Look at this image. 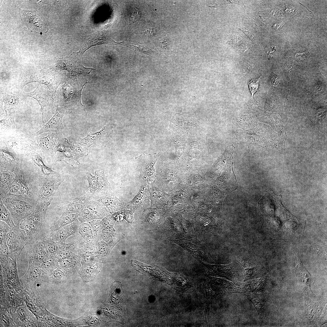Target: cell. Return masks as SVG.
<instances>
[{
	"label": "cell",
	"instance_id": "1",
	"mask_svg": "<svg viewBox=\"0 0 327 327\" xmlns=\"http://www.w3.org/2000/svg\"><path fill=\"white\" fill-rule=\"evenodd\" d=\"M0 199L10 212L15 225L35 210L38 202L26 195L9 193L0 194Z\"/></svg>",
	"mask_w": 327,
	"mask_h": 327
},
{
	"label": "cell",
	"instance_id": "2",
	"mask_svg": "<svg viewBox=\"0 0 327 327\" xmlns=\"http://www.w3.org/2000/svg\"><path fill=\"white\" fill-rule=\"evenodd\" d=\"M52 197L38 202L33 212L19 223L21 229L25 232L28 243L38 233L45 220L47 209Z\"/></svg>",
	"mask_w": 327,
	"mask_h": 327
},
{
	"label": "cell",
	"instance_id": "3",
	"mask_svg": "<svg viewBox=\"0 0 327 327\" xmlns=\"http://www.w3.org/2000/svg\"><path fill=\"white\" fill-rule=\"evenodd\" d=\"M53 90L45 89L42 84H39L33 91L24 93L25 96L36 100L41 107L42 114V122L45 124L55 112V104L53 98Z\"/></svg>",
	"mask_w": 327,
	"mask_h": 327
},
{
	"label": "cell",
	"instance_id": "4",
	"mask_svg": "<svg viewBox=\"0 0 327 327\" xmlns=\"http://www.w3.org/2000/svg\"><path fill=\"white\" fill-rule=\"evenodd\" d=\"M3 282L4 286L0 287V309L12 314L25 302L24 291L17 292L11 286Z\"/></svg>",
	"mask_w": 327,
	"mask_h": 327
},
{
	"label": "cell",
	"instance_id": "5",
	"mask_svg": "<svg viewBox=\"0 0 327 327\" xmlns=\"http://www.w3.org/2000/svg\"><path fill=\"white\" fill-rule=\"evenodd\" d=\"M10 259L17 260L24 246L28 243L25 231L19 224L11 228L6 238Z\"/></svg>",
	"mask_w": 327,
	"mask_h": 327
},
{
	"label": "cell",
	"instance_id": "6",
	"mask_svg": "<svg viewBox=\"0 0 327 327\" xmlns=\"http://www.w3.org/2000/svg\"><path fill=\"white\" fill-rule=\"evenodd\" d=\"M23 291L24 301L28 309L37 319L44 315L48 310L36 286L24 287Z\"/></svg>",
	"mask_w": 327,
	"mask_h": 327
},
{
	"label": "cell",
	"instance_id": "7",
	"mask_svg": "<svg viewBox=\"0 0 327 327\" xmlns=\"http://www.w3.org/2000/svg\"><path fill=\"white\" fill-rule=\"evenodd\" d=\"M201 262L208 269L206 276H218L234 282H241L243 279V276L235 263H232L227 265H217Z\"/></svg>",
	"mask_w": 327,
	"mask_h": 327
},
{
	"label": "cell",
	"instance_id": "8",
	"mask_svg": "<svg viewBox=\"0 0 327 327\" xmlns=\"http://www.w3.org/2000/svg\"><path fill=\"white\" fill-rule=\"evenodd\" d=\"M59 80L54 71L51 69H45L26 77L21 80V88L33 82H38L47 86L50 90L53 91L56 88Z\"/></svg>",
	"mask_w": 327,
	"mask_h": 327
},
{
	"label": "cell",
	"instance_id": "9",
	"mask_svg": "<svg viewBox=\"0 0 327 327\" xmlns=\"http://www.w3.org/2000/svg\"><path fill=\"white\" fill-rule=\"evenodd\" d=\"M173 241L174 243L188 252L199 261L213 263L214 262L207 255L203 245L197 239L183 238Z\"/></svg>",
	"mask_w": 327,
	"mask_h": 327
},
{
	"label": "cell",
	"instance_id": "10",
	"mask_svg": "<svg viewBox=\"0 0 327 327\" xmlns=\"http://www.w3.org/2000/svg\"><path fill=\"white\" fill-rule=\"evenodd\" d=\"M159 156V153H157L148 155L143 154L135 158L138 163L137 168L147 183L152 181L154 178L155 165Z\"/></svg>",
	"mask_w": 327,
	"mask_h": 327
},
{
	"label": "cell",
	"instance_id": "11",
	"mask_svg": "<svg viewBox=\"0 0 327 327\" xmlns=\"http://www.w3.org/2000/svg\"><path fill=\"white\" fill-rule=\"evenodd\" d=\"M24 94H15L10 91L5 84L0 85V107L10 111H15L25 101Z\"/></svg>",
	"mask_w": 327,
	"mask_h": 327
},
{
	"label": "cell",
	"instance_id": "12",
	"mask_svg": "<svg viewBox=\"0 0 327 327\" xmlns=\"http://www.w3.org/2000/svg\"><path fill=\"white\" fill-rule=\"evenodd\" d=\"M207 276L210 286L221 294L227 293H240L243 282L232 281L211 276Z\"/></svg>",
	"mask_w": 327,
	"mask_h": 327
},
{
	"label": "cell",
	"instance_id": "13",
	"mask_svg": "<svg viewBox=\"0 0 327 327\" xmlns=\"http://www.w3.org/2000/svg\"><path fill=\"white\" fill-rule=\"evenodd\" d=\"M16 260L9 258L6 268H2L0 266L4 282L11 286L15 291L19 293L23 290V287L19 279Z\"/></svg>",
	"mask_w": 327,
	"mask_h": 327
},
{
	"label": "cell",
	"instance_id": "14",
	"mask_svg": "<svg viewBox=\"0 0 327 327\" xmlns=\"http://www.w3.org/2000/svg\"><path fill=\"white\" fill-rule=\"evenodd\" d=\"M63 180L61 177H41L39 182V195L37 202L52 197Z\"/></svg>",
	"mask_w": 327,
	"mask_h": 327
},
{
	"label": "cell",
	"instance_id": "15",
	"mask_svg": "<svg viewBox=\"0 0 327 327\" xmlns=\"http://www.w3.org/2000/svg\"><path fill=\"white\" fill-rule=\"evenodd\" d=\"M11 315L17 327H38L37 319L28 309L25 302Z\"/></svg>",
	"mask_w": 327,
	"mask_h": 327
},
{
	"label": "cell",
	"instance_id": "16",
	"mask_svg": "<svg viewBox=\"0 0 327 327\" xmlns=\"http://www.w3.org/2000/svg\"><path fill=\"white\" fill-rule=\"evenodd\" d=\"M27 271L20 280L23 286H36L39 282H44L45 274L41 264L33 261L29 262Z\"/></svg>",
	"mask_w": 327,
	"mask_h": 327
},
{
	"label": "cell",
	"instance_id": "17",
	"mask_svg": "<svg viewBox=\"0 0 327 327\" xmlns=\"http://www.w3.org/2000/svg\"><path fill=\"white\" fill-rule=\"evenodd\" d=\"M113 131L112 126L107 125L98 132H90L85 137L80 138L81 142L89 145L94 144L105 147L107 143L111 140L109 136Z\"/></svg>",
	"mask_w": 327,
	"mask_h": 327
},
{
	"label": "cell",
	"instance_id": "18",
	"mask_svg": "<svg viewBox=\"0 0 327 327\" xmlns=\"http://www.w3.org/2000/svg\"><path fill=\"white\" fill-rule=\"evenodd\" d=\"M91 197L101 202L112 212L119 210L123 205L122 201L114 194L111 189L92 193Z\"/></svg>",
	"mask_w": 327,
	"mask_h": 327
},
{
	"label": "cell",
	"instance_id": "19",
	"mask_svg": "<svg viewBox=\"0 0 327 327\" xmlns=\"http://www.w3.org/2000/svg\"><path fill=\"white\" fill-rule=\"evenodd\" d=\"M68 109L64 107H57L55 114L39 131L34 134L35 136L46 132H59L64 128L62 119Z\"/></svg>",
	"mask_w": 327,
	"mask_h": 327
},
{
	"label": "cell",
	"instance_id": "20",
	"mask_svg": "<svg viewBox=\"0 0 327 327\" xmlns=\"http://www.w3.org/2000/svg\"><path fill=\"white\" fill-rule=\"evenodd\" d=\"M31 240L27 244L26 258L28 262L33 261L41 264L48 256L43 241Z\"/></svg>",
	"mask_w": 327,
	"mask_h": 327
},
{
	"label": "cell",
	"instance_id": "21",
	"mask_svg": "<svg viewBox=\"0 0 327 327\" xmlns=\"http://www.w3.org/2000/svg\"><path fill=\"white\" fill-rule=\"evenodd\" d=\"M81 223L78 220L67 225L58 230L51 233V236L55 241L61 243H65V241L69 236L74 235L78 232V229Z\"/></svg>",
	"mask_w": 327,
	"mask_h": 327
},
{
	"label": "cell",
	"instance_id": "22",
	"mask_svg": "<svg viewBox=\"0 0 327 327\" xmlns=\"http://www.w3.org/2000/svg\"><path fill=\"white\" fill-rule=\"evenodd\" d=\"M266 280L264 278L254 279L243 282L240 293L257 294L263 292L266 288Z\"/></svg>",
	"mask_w": 327,
	"mask_h": 327
},
{
	"label": "cell",
	"instance_id": "23",
	"mask_svg": "<svg viewBox=\"0 0 327 327\" xmlns=\"http://www.w3.org/2000/svg\"><path fill=\"white\" fill-rule=\"evenodd\" d=\"M84 206L96 216L98 219L101 220L108 214L105 206L101 202L91 196H87L83 201Z\"/></svg>",
	"mask_w": 327,
	"mask_h": 327
},
{
	"label": "cell",
	"instance_id": "24",
	"mask_svg": "<svg viewBox=\"0 0 327 327\" xmlns=\"http://www.w3.org/2000/svg\"><path fill=\"white\" fill-rule=\"evenodd\" d=\"M87 196L85 191L74 199L63 202L58 206L64 212H75L78 214L84 206L83 201Z\"/></svg>",
	"mask_w": 327,
	"mask_h": 327
},
{
	"label": "cell",
	"instance_id": "25",
	"mask_svg": "<svg viewBox=\"0 0 327 327\" xmlns=\"http://www.w3.org/2000/svg\"><path fill=\"white\" fill-rule=\"evenodd\" d=\"M78 216L79 214L77 213L63 212L61 216L55 218L54 225L50 228L51 233L75 222L78 220Z\"/></svg>",
	"mask_w": 327,
	"mask_h": 327
},
{
	"label": "cell",
	"instance_id": "26",
	"mask_svg": "<svg viewBox=\"0 0 327 327\" xmlns=\"http://www.w3.org/2000/svg\"><path fill=\"white\" fill-rule=\"evenodd\" d=\"M16 157L7 150H0V170L13 172L18 167Z\"/></svg>",
	"mask_w": 327,
	"mask_h": 327
},
{
	"label": "cell",
	"instance_id": "27",
	"mask_svg": "<svg viewBox=\"0 0 327 327\" xmlns=\"http://www.w3.org/2000/svg\"><path fill=\"white\" fill-rule=\"evenodd\" d=\"M237 262L241 265L243 270L244 278L243 282L256 279L260 276L258 267L250 260L243 259Z\"/></svg>",
	"mask_w": 327,
	"mask_h": 327
},
{
	"label": "cell",
	"instance_id": "28",
	"mask_svg": "<svg viewBox=\"0 0 327 327\" xmlns=\"http://www.w3.org/2000/svg\"><path fill=\"white\" fill-rule=\"evenodd\" d=\"M205 292V307L203 318L202 324L204 327H208L207 314L209 305L212 300L217 296L221 294L214 290L209 285L208 281L203 285Z\"/></svg>",
	"mask_w": 327,
	"mask_h": 327
},
{
	"label": "cell",
	"instance_id": "29",
	"mask_svg": "<svg viewBox=\"0 0 327 327\" xmlns=\"http://www.w3.org/2000/svg\"><path fill=\"white\" fill-rule=\"evenodd\" d=\"M78 242L64 243L57 255L54 257L58 262L79 254L77 244Z\"/></svg>",
	"mask_w": 327,
	"mask_h": 327
},
{
	"label": "cell",
	"instance_id": "30",
	"mask_svg": "<svg viewBox=\"0 0 327 327\" xmlns=\"http://www.w3.org/2000/svg\"><path fill=\"white\" fill-rule=\"evenodd\" d=\"M246 295L256 309L260 319L263 322H266L267 320V316L263 302L256 294H247Z\"/></svg>",
	"mask_w": 327,
	"mask_h": 327
},
{
	"label": "cell",
	"instance_id": "31",
	"mask_svg": "<svg viewBox=\"0 0 327 327\" xmlns=\"http://www.w3.org/2000/svg\"><path fill=\"white\" fill-rule=\"evenodd\" d=\"M42 241L45 245L48 255L54 257L57 255L64 244L55 241L51 236L49 237L45 236Z\"/></svg>",
	"mask_w": 327,
	"mask_h": 327
},
{
	"label": "cell",
	"instance_id": "32",
	"mask_svg": "<svg viewBox=\"0 0 327 327\" xmlns=\"http://www.w3.org/2000/svg\"><path fill=\"white\" fill-rule=\"evenodd\" d=\"M55 132H50L47 136L38 138V142L41 149L49 150L55 148V143L58 138V133Z\"/></svg>",
	"mask_w": 327,
	"mask_h": 327
},
{
	"label": "cell",
	"instance_id": "33",
	"mask_svg": "<svg viewBox=\"0 0 327 327\" xmlns=\"http://www.w3.org/2000/svg\"><path fill=\"white\" fill-rule=\"evenodd\" d=\"M101 267V263L97 260L90 264L83 265L81 274L87 278L94 277L99 272Z\"/></svg>",
	"mask_w": 327,
	"mask_h": 327
},
{
	"label": "cell",
	"instance_id": "34",
	"mask_svg": "<svg viewBox=\"0 0 327 327\" xmlns=\"http://www.w3.org/2000/svg\"><path fill=\"white\" fill-rule=\"evenodd\" d=\"M45 274L44 282L56 269L59 266L58 262L53 256H48L41 264Z\"/></svg>",
	"mask_w": 327,
	"mask_h": 327
},
{
	"label": "cell",
	"instance_id": "35",
	"mask_svg": "<svg viewBox=\"0 0 327 327\" xmlns=\"http://www.w3.org/2000/svg\"><path fill=\"white\" fill-rule=\"evenodd\" d=\"M15 177L18 181L20 185L19 190L22 194L28 196L31 194L29 186L25 176L20 168L17 167L13 172Z\"/></svg>",
	"mask_w": 327,
	"mask_h": 327
},
{
	"label": "cell",
	"instance_id": "36",
	"mask_svg": "<svg viewBox=\"0 0 327 327\" xmlns=\"http://www.w3.org/2000/svg\"><path fill=\"white\" fill-rule=\"evenodd\" d=\"M96 242L94 240L78 242L77 246L79 253L94 254L96 256L97 253Z\"/></svg>",
	"mask_w": 327,
	"mask_h": 327
},
{
	"label": "cell",
	"instance_id": "37",
	"mask_svg": "<svg viewBox=\"0 0 327 327\" xmlns=\"http://www.w3.org/2000/svg\"><path fill=\"white\" fill-rule=\"evenodd\" d=\"M78 232L82 236L84 241L95 240L97 242L89 222L81 223L79 228Z\"/></svg>",
	"mask_w": 327,
	"mask_h": 327
},
{
	"label": "cell",
	"instance_id": "38",
	"mask_svg": "<svg viewBox=\"0 0 327 327\" xmlns=\"http://www.w3.org/2000/svg\"><path fill=\"white\" fill-rule=\"evenodd\" d=\"M0 266L2 268H7L9 260V251L7 246L6 239L0 243Z\"/></svg>",
	"mask_w": 327,
	"mask_h": 327
},
{
	"label": "cell",
	"instance_id": "39",
	"mask_svg": "<svg viewBox=\"0 0 327 327\" xmlns=\"http://www.w3.org/2000/svg\"><path fill=\"white\" fill-rule=\"evenodd\" d=\"M95 175L96 177L98 185L97 192L111 189L110 184L108 181L107 177L104 175L103 171L97 170L95 172Z\"/></svg>",
	"mask_w": 327,
	"mask_h": 327
},
{
	"label": "cell",
	"instance_id": "40",
	"mask_svg": "<svg viewBox=\"0 0 327 327\" xmlns=\"http://www.w3.org/2000/svg\"><path fill=\"white\" fill-rule=\"evenodd\" d=\"M0 220L5 222L11 228L14 227V223L12 215L8 210L3 203L0 199Z\"/></svg>",
	"mask_w": 327,
	"mask_h": 327
},
{
	"label": "cell",
	"instance_id": "41",
	"mask_svg": "<svg viewBox=\"0 0 327 327\" xmlns=\"http://www.w3.org/2000/svg\"><path fill=\"white\" fill-rule=\"evenodd\" d=\"M0 327H17L11 314L2 309H0Z\"/></svg>",
	"mask_w": 327,
	"mask_h": 327
},
{
	"label": "cell",
	"instance_id": "42",
	"mask_svg": "<svg viewBox=\"0 0 327 327\" xmlns=\"http://www.w3.org/2000/svg\"><path fill=\"white\" fill-rule=\"evenodd\" d=\"M20 188V184L15 177L7 186L0 187V194L9 193L14 194L16 193Z\"/></svg>",
	"mask_w": 327,
	"mask_h": 327
},
{
	"label": "cell",
	"instance_id": "43",
	"mask_svg": "<svg viewBox=\"0 0 327 327\" xmlns=\"http://www.w3.org/2000/svg\"><path fill=\"white\" fill-rule=\"evenodd\" d=\"M97 219H98L97 217L84 205L81 210L79 213L78 221L82 223L89 222Z\"/></svg>",
	"mask_w": 327,
	"mask_h": 327
},
{
	"label": "cell",
	"instance_id": "44",
	"mask_svg": "<svg viewBox=\"0 0 327 327\" xmlns=\"http://www.w3.org/2000/svg\"><path fill=\"white\" fill-rule=\"evenodd\" d=\"M91 226L94 237L97 242L102 240V230L103 226L100 220L97 219L89 222Z\"/></svg>",
	"mask_w": 327,
	"mask_h": 327
},
{
	"label": "cell",
	"instance_id": "45",
	"mask_svg": "<svg viewBox=\"0 0 327 327\" xmlns=\"http://www.w3.org/2000/svg\"><path fill=\"white\" fill-rule=\"evenodd\" d=\"M119 283L114 282L110 294L111 300L114 303H118L121 293L122 287Z\"/></svg>",
	"mask_w": 327,
	"mask_h": 327
},
{
	"label": "cell",
	"instance_id": "46",
	"mask_svg": "<svg viewBox=\"0 0 327 327\" xmlns=\"http://www.w3.org/2000/svg\"><path fill=\"white\" fill-rule=\"evenodd\" d=\"M0 187L7 186L15 177L13 172L6 170H0Z\"/></svg>",
	"mask_w": 327,
	"mask_h": 327
},
{
	"label": "cell",
	"instance_id": "47",
	"mask_svg": "<svg viewBox=\"0 0 327 327\" xmlns=\"http://www.w3.org/2000/svg\"><path fill=\"white\" fill-rule=\"evenodd\" d=\"M87 180L88 183V188L91 193H96L98 190V185L95 175H92L88 173L87 175Z\"/></svg>",
	"mask_w": 327,
	"mask_h": 327
},
{
	"label": "cell",
	"instance_id": "48",
	"mask_svg": "<svg viewBox=\"0 0 327 327\" xmlns=\"http://www.w3.org/2000/svg\"><path fill=\"white\" fill-rule=\"evenodd\" d=\"M40 167L44 176L49 177H60L58 173L48 167L44 163Z\"/></svg>",
	"mask_w": 327,
	"mask_h": 327
},
{
	"label": "cell",
	"instance_id": "49",
	"mask_svg": "<svg viewBox=\"0 0 327 327\" xmlns=\"http://www.w3.org/2000/svg\"><path fill=\"white\" fill-rule=\"evenodd\" d=\"M0 243L6 239V235L11 227L5 222L0 220Z\"/></svg>",
	"mask_w": 327,
	"mask_h": 327
},
{
	"label": "cell",
	"instance_id": "50",
	"mask_svg": "<svg viewBox=\"0 0 327 327\" xmlns=\"http://www.w3.org/2000/svg\"><path fill=\"white\" fill-rule=\"evenodd\" d=\"M260 79V77L258 78L253 79L249 82V87L252 94V97L254 94L258 89L259 82Z\"/></svg>",
	"mask_w": 327,
	"mask_h": 327
},
{
	"label": "cell",
	"instance_id": "51",
	"mask_svg": "<svg viewBox=\"0 0 327 327\" xmlns=\"http://www.w3.org/2000/svg\"><path fill=\"white\" fill-rule=\"evenodd\" d=\"M309 52V50L301 54L296 53L295 58L297 61H302L304 60Z\"/></svg>",
	"mask_w": 327,
	"mask_h": 327
},
{
	"label": "cell",
	"instance_id": "52",
	"mask_svg": "<svg viewBox=\"0 0 327 327\" xmlns=\"http://www.w3.org/2000/svg\"><path fill=\"white\" fill-rule=\"evenodd\" d=\"M158 44L160 47L165 49L167 48L168 45L166 39L164 38L159 40Z\"/></svg>",
	"mask_w": 327,
	"mask_h": 327
},
{
	"label": "cell",
	"instance_id": "53",
	"mask_svg": "<svg viewBox=\"0 0 327 327\" xmlns=\"http://www.w3.org/2000/svg\"><path fill=\"white\" fill-rule=\"evenodd\" d=\"M240 30L251 41H253L254 38L253 34L249 31H247L240 29Z\"/></svg>",
	"mask_w": 327,
	"mask_h": 327
},
{
	"label": "cell",
	"instance_id": "54",
	"mask_svg": "<svg viewBox=\"0 0 327 327\" xmlns=\"http://www.w3.org/2000/svg\"><path fill=\"white\" fill-rule=\"evenodd\" d=\"M138 11L137 10L135 9L134 12L132 13V19L133 21H135V20L137 19V17H138Z\"/></svg>",
	"mask_w": 327,
	"mask_h": 327
}]
</instances>
